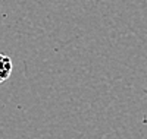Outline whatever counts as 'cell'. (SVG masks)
<instances>
[{
  "instance_id": "cell-1",
  "label": "cell",
  "mask_w": 147,
  "mask_h": 139,
  "mask_svg": "<svg viewBox=\"0 0 147 139\" xmlns=\"http://www.w3.org/2000/svg\"><path fill=\"white\" fill-rule=\"evenodd\" d=\"M12 69H13L12 59L7 54H5V53H0V84L6 82L10 78Z\"/></svg>"
}]
</instances>
